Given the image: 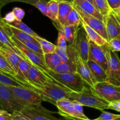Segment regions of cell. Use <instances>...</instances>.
Returning <instances> with one entry per match:
<instances>
[{
    "label": "cell",
    "instance_id": "cell-1",
    "mask_svg": "<svg viewBox=\"0 0 120 120\" xmlns=\"http://www.w3.org/2000/svg\"><path fill=\"white\" fill-rule=\"evenodd\" d=\"M68 99L77 101L82 106L93 108L100 110L101 112L104 111V110L108 109L109 103L100 97L95 92L94 89L88 86H86L81 92L72 91Z\"/></svg>",
    "mask_w": 120,
    "mask_h": 120
},
{
    "label": "cell",
    "instance_id": "cell-2",
    "mask_svg": "<svg viewBox=\"0 0 120 120\" xmlns=\"http://www.w3.org/2000/svg\"><path fill=\"white\" fill-rule=\"evenodd\" d=\"M35 91L40 94L43 101L50 103L56 106L58 100L69 98L72 91L54 80L49 81L42 89H35Z\"/></svg>",
    "mask_w": 120,
    "mask_h": 120
},
{
    "label": "cell",
    "instance_id": "cell-3",
    "mask_svg": "<svg viewBox=\"0 0 120 120\" xmlns=\"http://www.w3.org/2000/svg\"><path fill=\"white\" fill-rule=\"evenodd\" d=\"M107 60L106 82L120 87V59L116 52L109 48L108 43L102 46Z\"/></svg>",
    "mask_w": 120,
    "mask_h": 120
},
{
    "label": "cell",
    "instance_id": "cell-4",
    "mask_svg": "<svg viewBox=\"0 0 120 120\" xmlns=\"http://www.w3.org/2000/svg\"><path fill=\"white\" fill-rule=\"evenodd\" d=\"M14 99L23 107L41 104L42 97L36 91L26 86H8Z\"/></svg>",
    "mask_w": 120,
    "mask_h": 120
},
{
    "label": "cell",
    "instance_id": "cell-5",
    "mask_svg": "<svg viewBox=\"0 0 120 120\" xmlns=\"http://www.w3.org/2000/svg\"><path fill=\"white\" fill-rule=\"evenodd\" d=\"M48 75L54 82L74 92H81L87 86L76 72L58 73L49 70Z\"/></svg>",
    "mask_w": 120,
    "mask_h": 120
},
{
    "label": "cell",
    "instance_id": "cell-6",
    "mask_svg": "<svg viewBox=\"0 0 120 120\" xmlns=\"http://www.w3.org/2000/svg\"><path fill=\"white\" fill-rule=\"evenodd\" d=\"M67 53L68 56L75 61L76 73L81 76L82 79L87 86L92 88L94 87L95 84L97 82L95 80L91 70H89L87 62H84L81 59L72 44L69 45L68 46Z\"/></svg>",
    "mask_w": 120,
    "mask_h": 120
},
{
    "label": "cell",
    "instance_id": "cell-7",
    "mask_svg": "<svg viewBox=\"0 0 120 120\" xmlns=\"http://www.w3.org/2000/svg\"><path fill=\"white\" fill-rule=\"evenodd\" d=\"M56 107H57L60 115L70 116L75 118L84 120H89L85 115L83 111V106L75 101H71L68 98H63L56 101Z\"/></svg>",
    "mask_w": 120,
    "mask_h": 120
},
{
    "label": "cell",
    "instance_id": "cell-8",
    "mask_svg": "<svg viewBox=\"0 0 120 120\" xmlns=\"http://www.w3.org/2000/svg\"><path fill=\"white\" fill-rule=\"evenodd\" d=\"M10 37L12 41L15 43V45L17 46L18 49L23 53L24 55L28 59V60L30 62L32 65L36 66L40 70L43 71L47 76L51 78L49 76V75H48L49 69L47 68V65L45 64V62L44 55L39 54L38 53L32 51V50L28 49L24 45L22 44L20 41H19L18 40L15 38L14 36H12L11 33Z\"/></svg>",
    "mask_w": 120,
    "mask_h": 120
},
{
    "label": "cell",
    "instance_id": "cell-9",
    "mask_svg": "<svg viewBox=\"0 0 120 120\" xmlns=\"http://www.w3.org/2000/svg\"><path fill=\"white\" fill-rule=\"evenodd\" d=\"M100 97L109 103L120 100V87L107 82H97L92 88Z\"/></svg>",
    "mask_w": 120,
    "mask_h": 120
},
{
    "label": "cell",
    "instance_id": "cell-10",
    "mask_svg": "<svg viewBox=\"0 0 120 120\" xmlns=\"http://www.w3.org/2000/svg\"><path fill=\"white\" fill-rule=\"evenodd\" d=\"M20 112L31 120H61L54 117L51 111L45 109L41 104L25 106Z\"/></svg>",
    "mask_w": 120,
    "mask_h": 120
},
{
    "label": "cell",
    "instance_id": "cell-11",
    "mask_svg": "<svg viewBox=\"0 0 120 120\" xmlns=\"http://www.w3.org/2000/svg\"><path fill=\"white\" fill-rule=\"evenodd\" d=\"M0 105L2 110L9 113L21 111L24 107L20 105L14 99L8 86L0 83Z\"/></svg>",
    "mask_w": 120,
    "mask_h": 120
},
{
    "label": "cell",
    "instance_id": "cell-12",
    "mask_svg": "<svg viewBox=\"0 0 120 120\" xmlns=\"http://www.w3.org/2000/svg\"><path fill=\"white\" fill-rule=\"evenodd\" d=\"M54 80L45 75L43 71L34 65H31L28 73V82L31 89L35 91V89H42L49 81Z\"/></svg>",
    "mask_w": 120,
    "mask_h": 120
},
{
    "label": "cell",
    "instance_id": "cell-13",
    "mask_svg": "<svg viewBox=\"0 0 120 120\" xmlns=\"http://www.w3.org/2000/svg\"><path fill=\"white\" fill-rule=\"evenodd\" d=\"M89 41L87 32L82 26L78 30L76 38L72 45L81 59L85 62L88 60Z\"/></svg>",
    "mask_w": 120,
    "mask_h": 120
},
{
    "label": "cell",
    "instance_id": "cell-14",
    "mask_svg": "<svg viewBox=\"0 0 120 120\" xmlns=\"http://www.w3.org/2000/svg\"><path fill=\"white\" fill-rule=\"evenodd\" d=\"M76 9L78 12L79 14L81 16V18L82 21L87 25H88L91 28H92L93 30H94L96 32L100 34L108 43L109 40H108V35H107V31H106L105 27V25L103 21L98 19L94 17V16H91V15L84 14V13L79 11L76 8Z\"/></svg>",
    "mask_w": 120,
    "mask_h": 120
},
{
    "label": "cell",
    "instance_id": "cell-15",
    "mask_svg": "<svg viewBox=\"0 0 120 120\" xmlns=\"http://www.w3.org/2000/svg\"><path fill=\"white\" fill-rule=\"evenodd\" d=\"M103 22L109 42L112 39L120 34V22L113 11L104 16Z\"/></svg>",
    "mask_w": 120,
    "mask_h": 120
},
{
    "label": "cell",
    "instance_id": "cell-16",
    "mask_svg": "<svg viewBox=\"0 0 120 120\" xmlns=\"http://www.w3.org/2000/svg\"><path fill=\"white\" fill-rule=\"evenodd\" d=\"M88 59L98 63L106 71L107 69V60L103 49L102 46L97 45L92 41H89Z\"/></svg>",
    "mask_w": 120,
    "mask_h": 120
},
{
    "label": "cell",
    "instance_id": "cell-17",
    "mask_svg": "<svg viewBox=\"0 0 120 120\" xmlns=\"http://www.w3.org/2000/svg\"><path fill=\"white\" fill-rule=\"evenodd\" d=\"M72 4L75 8L82 12L103 21V15H101L98 9L88 1L86 0H75Z\"/></svg>",
    "mask_w": 120,
    "mask_h": 120
},
{
    "label": "cell",
    "instance_id": "cell-18",
    "mask_svg": "<svg viewBox=\"0 0 120 120\" xmlns=\"http://www.w3.org/2000/svg\"><path fill=\"white\" fill-rule=\"evenodd\" d=\"M0 53L6 59L12 68L14 69L15 73L16 74L18 70L19 63L22 58L14 52H13L11 49L5 45L0 48Z\"/></svg>",
    "mask_w": 120,
    "mask_h": 120
},
{
    "label": "cell",
    "instance_id": "cell-19",
    "mask_svg": "<svg viewBox=\"0 0 120 120\" xmlns=\"http://www.w3.org/2000/svg\"><path fill=\"white\" fill-rule=\"evenodd\" d=\"M87 64L96 82H106L107 80L106 71L101 66L89 59H88L87 62Z\"/></svg>",
    "mask_w": 120,
    "mask_h": 120
},
{
    "label": "cell",
    "instance_id": "cell-20",
    "mask_svg": "<svg viewBox=\"0 0 120 120\" xmlns=\"http://www.w3.org/2000/svg\"><path fill=\"white\" fill-rule=\"evenodd\" d=\"M31 64L27 61L21 59L18 65V70L15 77L21 83H23L27 87L31 89L28 82V73Z\"/></svg>",
    "mask_w": 120,
    "mask_h": 120
},
{
    "label": "cell",
    "instance_id": "cell-21",
    "mask_svg": "<svg viewBox=\"0 0 120 120\" xmlns=\"http://www.w3.org/2000/svg\"><path fill=\"white\" fill-rule=\"evenodd\" d=\"M72 2L67 1H59V10L58 14V22L62 26H64L68 15L72 9Z\"/></svg>",
    "mask_w": 120,
    "mask_h": 120
},
{
    "label": "cell",
    "instance_id": "cell-22",
    "mask_svg": "<svg viewBox=\"0 0 120 120\" xmlns=\"http://www.w3.org/2000/svg\"><path fill=\"white\" fill-rule=\"evenodd\" d=\"M82 26H83V28L85 30L89 41H92L94 43H95V44H96L98 46H102L104 45L105 44L108 43L107 41L105 39H104L100 34H98L95 30H93L92 28H91L89 26L87 25L82 20Z\"/></svg>",
    "mask_w": 120,
    "mask_h": 120
},
{
    "label": "cell",
    "instance_id": "cell-23",
    "mask_svg": "<svg viewBox=\"0 0 120 120\" xmlns=\"http://www.w3.org/2000/svg\"><path fill=\"white\" fill-rule=\"evenodd\" d=\"M65 25L73 26L78 28H80L82 26V19H81V16L76 8H74V6H73L72 9L71 11L67 16L64 26Z\"/></svg>",
    "mask_w": 120,
    "mask_h": 120
},
{
    "label": "cell",
    "instance_id": "cell-24",
    "mask_svg": "<svg viewBox=\"0 0 120 120\" xmlns=\"http://www.w3.org/2000/svg\"><path fill=\"white\" fill-rule=\"evenodd\" d=\"M54 72L58 73H76V68L75 61L69 57V60L67 62L60 63L54 70Z\"/></svg>",
    "mask_w": 120,
    "mask_h": 120
},
{
    "label": "cell",
    "instance_id": "cell-25",
    "mask_svg": "<svg viewBox=\"0 0 120 120\" xmlns=\"http://www.w3.org/2000/svg\"><path fill=\"white\" fill-rule=\"evenodd\" d=\"M44 60L47 68L52 71H54V69L62 63L60 57L55 52L45 54Z\"/></svg>",
    "mask_w": 120,
    "mask_h": 120
},
{
    "label": "cell",
    "instance_id": "cell-26",
    "mask_svg": "<svg viewBox=\"0 0 120 120\" xmlns=\"http://www.w3.org/2000/svg\"><path fill=\"white\" fill-rule=\"evenodd\" d=\"M8 24V23H7ZM8 28L11 33L12 36L20 41H30V42H35L36 40L34 38V36L29 35L14 27L9 26L8 24Z\"/></svg>",
    "mask_w": 120,
    "mask_h": 120
},
{
    "label": "cell",
    "instance_id": "cell-27",
    "mask_svg": "<svg viewBox=\"0 0 120 120\" xmlns=\"http://www.w3.org/2000/svg\"><path fill=\"white\" fill-rule=\"evenodd\" d=\"M34 37L40 43V46H41V49H42V52H43L44 55L55 52L56 45L53 44V43L49 42L47 40L42 38L40 36H34Z\"/></svg>",
    "mask_w": 120,
    "mask_h": 120
},
{
    "label": "cell",
    "instance_id": "cell-28",
    "mask_svg": "<svg viewBox=\"0 0 120 120\" xmlns=\"http://www.w3.org/2000/svg\"><path fill=\"white\" fill-rule=\"evenodd\" d=\"M0 83L7 86H26L14 76L1 73H0Z\"/></svg>",
    "mask_w": 120,
    "mask_h": 120
},
{
    "label": "cell",
    "instance_id": "cell-29",
    "mask_svg": "<svg viewBox=\"0 0 120 120\" xmlns=\"http://www.w3.org/2000/svg\"><path fill=\"white\" fill-rule=\"evenodd\" d=\"M79 28L73 26H63L62 31L64 32L67 42L69 45L72 44L76 38L77 31Z\"/></svg>",
    "mask_w": 120,
    "mask_h": 120
},
{
    "label": "cell",
    "instance_id": "cell-30",
    "mask_svg": "<svg viewBox=\"0 0 120 120\" xmlns=\"http://www.w3.org/2000/svg\"><path fill=\"white\" fill-rule=\"evenodd\" d=\"M47 8L50 14L51 19L53 22L58 21V14L59 10V1L55 0H49L47 2Z\"/></svg>",
    "mask_w": 120,
    "mask_h": 120
},
{
    "label": "cell",
    "instance_id": "cell-31",
    "mask_svg": "<svg viewBox=\"0 0 120 120\" xmlns=\"http://www.w3.org/2000/svg\"><path fill=\"white\" fill-rule=\"evenodd\" d=\"M9 26L14 27L26 34H28L29 35H31L32 36H40L36 32L34 31L32 29H31L28 26H27L25 23H24L22 21H18L15 20L12 23H8Z\"/></svg>",
    "mask_w": 120,
    "mask_h": 120
},
{
    "label": "cell",
    "instance_id": "cell-32",
    "mask_svg": "<svg viewBox=\"0 0 120 120\" xmlns=\"http://www.w3.org/2000/svg\"><path fill=\"white\" fill-rule=\"evenodd\" d=\"M95 8L104 16L108 15L111 9L109 8L107 0H94Z\"/></svg>",
    "mask_w": 120,
    "mask_h": 120
},
{
    "label": "cell",
    "instance_id": "cell-33",
    "mask_svg": "<svg viewBox=\"0 0 120 120\" xmlns=\"http://www.w3.org/2000/svg\"><path fill=\"white\" fill-rule=\"evenodd\" d=\"M0 69L6 74L11 75L15 77L16 73L14 71V69L12 68L6 59L1 53H0Z\"/></svg>",
    "mask_w": 120,
    "mask_h": 120
},
{
    "label": "cell",
    "instance_id": "cell-34",
    "mask_svg": "<svg viewBox=\"0 0 120 120\" xmlns=\"http://www.w3.org/2000/svg\"><path fill=\"white\" fill-rule=\"evenodd\" d=\"M20 42L30 50L35 52L39 54H41V55H44L42 49H41V46H40V43L37 41L35 42H30V41H20Z\"/></svg>",
    "mask_w": 120,
    "mask_h": 120
},
{
    "label": "cell",
    "instance_id": "cell-35",
    "mask_svg": "<svg viewBox=\"0 0 120 120\" xmlns=\"http://www.w3.org/2000/svg\"><path fill=\"white\" fill-rule=\"evenodd\" d=\"M58 35L57 38V43H56V46L60 48V49L64 50H67V41L66 39V38L65 36L64 32L62 31V29H59Z\"/></svg>",
    "mask_w": 120,
    "mask_h": 120
},
{
    "label": "cell",
    "instance_id": "cell-36",
    "mask_svg": "<svg viewBox=\"0 0 120 120\" xmlns=\"http://www.w3.org/2000/svg\"><path fill=\"white\" fill-rule=\"evenodd\" d=\"M47 2H48V1L41 0V1H39L38 2H36V3L34 5V7H36L38 9H39V10L44 14V15L47 16V17H48L50 19V14H49L48 8H47Z\"/></svg>",
    "mask_w": 120,
    "mask_h": 120
},
{
    "label": "cell",
    "instance_id": "cell-37",
    "mask_svg": "<svg viewBox=\"0 0 120 120\" xmlns=\"http://www.w3.org/2000/svg\"><path fill=\"white\" fill-rule=\"evenodd\" d=\"M108 45L112 52H120V34L114 38L112 39L108 42Z\"/></svg>",
    "mask_w": 120,
    "mask_h": 120
},
{
    "label": "cell",
    "instance_id": "cell-38",
    "mask_svg": "<svg viewBox=\"0 0 120 120\" xmlns=\"http://www.w3.org/2000/svg\"><path fill=\"white\" fill-rule=\"evenodd\" d=\"M39 1L41 0H0V9H2L5 5H7L8 4L13 2H24V3L32 5L34 6L35 4ZM45 1H49V0H45Z\"/></svg>",
    "mask_w": 120,
    "mask_h": 120
},
{
    "label": "cell",
    "instance_id": "cell-39",
    "mask_svg": "<svg viewBox=\"0 0 120 120\" xmlns=\"http://www.w3.org/2000/svg\"><path fill=\"white\" fill-rule=\"evenodd\" d=\"M119 117V115L114 114L111 112L103 111L100 117L95 119V120H114Z\"/></svg>",
    "mask_w": 120,
    "mask_h": 120
},
{
    "label": "cell",
    "instance_id": "cell-40",
    "mask_svg": "<svg viewBox=\"0 0 120 120\" xmlns=\"http://www.w3.org/2000/svg\"><path fill=\"white\" fill-rule=\"evenodd\" d=\"M12 12L14 14V16H15L16 21H22V19L24 18L25 15V12L24 10L22 9V8H19V7L14 8Z\"/></svg>",
    "mask_w": 120,
    "mask_h": 120
},
{
    "label": "cell",
    "instance_id": "cell-41",
    "mask_svg": "<svg viewBox=\"0 0 120 120\" xmlns=\"http://www.w3.org/2000/svg\"><path fill=\"white\" fill-rule=\"evenodd\" d=\"M55 52L58 55L62 62L64 63V62H67L69 60V56H68V53H67V50H62V49H60V48L56 46Z\"/></svg>",
    "mask_w": 120,
    "mask_h": 120
},
{
    "label": "cell",
    "instance_id": "cell-42",
    "mask_svg": "<svg viewBox=\"0 0 120 120\" xmlns=\"http://www.w3.org/2000/svg\"><path fill=\"white\" fill-rule=\"evenodd\" d=\"M12 120H31L22 114L20 111H14L11 113Z\"/></svg>",
    "mask_w": 120,
    "mask_h": 120
},
{
    "label": "cell",
    "instance_id": "cell-43",
    "mask_svg": "<svg viewBox=\"0 0 120 120\" xmlns=\"http://www.w3.org/2000/svg\"><path fill=\"white\" fill-rule=\"evenodd\" d=\"M109 8L114 11L120 7V0H107Z\"/></svg>",
    "mask_w": 120,
    "mask_h": 120
},
{
    "label": "cell",
    "instance_id": "cell-44",
    "mask_svg": "<svg viewBox=\"0 0 120 120\" xmlns=\"http://www.w3.org/2000/svg\"><path fill=\"white\" fill-rule=\"evenodd\" d=\"M0 120H12L11 113L4 110H0Z\"/></svg>",
    "mask_w": 120,
    "mask_h": 120
},
{
    "label": "cell",
    "instance_id": "cell-45",
    "mask_svg": "<svg viewBox=\"0 0 120 120\" xmlns=\"http://www.w3.org/2000/svg\"><path fill=\"white\" fill-rule=\"evenodd\" d=\"M108 109H111L120 112V100L110 102L108 105Z\"/></svg>",
    "mask_w": 120,
    "mask_h": 120
},
{
    "label": "cell",
    "instance_id": "cell-46",
    "mask_svg": "<svg viewBox=\"0 0 120 120\" xmlns=\"http://www.w3.org/2000/svg\"><path fill=\"white\" fill-rule=\"evenodd\" d=\"M3 19L5 22H6L7 23H12L14 21H15L16 20L15 19V16H14V14H13L12 12H9L7 13L5 15L4 17L3 18Z\"/></svg>",
    "mask_w": 120,
    "mask_h": 120
},
{
    "label": "cell",
    "instance_id": "cell-47",
    "mask_svg": "<svg viewBox=\"0 0 120 120\" xmlns=\"http://www.w3.org/2000/svg\"><path fill=\"white\" fill-rule=\"evenodd\" d=\"M61 116V118H60L61 120H84V119H81V118H75V117H70V116H65V115H62Z\"/></svg>",
    "mask_w": 120,
    "mask_h": 120
},
{
    "label": "cell",
    "instance_id": "cell-48",
    "mask_svg": "<svg viewBox=\"0 0 120 120\" xmlns=\"http://www.w3.org/2000/svg\"><path fill=\"white\" fill-rule=\"evenodd\" d=\"M113 11H114L116 14H118V15H120V7H119L118 8H117L116 9H115V10Z\"/></svg>",
    "mask_w": 120,
    "mask_h": 120
},
{
    "label": "cell",
    "instance_id": "cell-49",
    "mask_svg": "<svg viewBox=\"0 0 120 120\" xmlns=\"http://www.w3.org/2000/svg\"><path fill=\"white\" fill-rule=\"evenodd\" d=\"M86 1H88L89 2H90L91 4H92L93 5H94V7H95V2H94V0H86Z\"/></svg>",
    "mask_w": 120,
    "mask_h": 120
},
{
    "label": "cell",
    "instance_id": "cell-50",
    "mask_svg": "<svg viewBox=\"0 0 120 120\" xmlns=\"http://www.w3.org/2000/svg\"><path fill=\"white\" fill-rule=\"evenodd\" d=\"M55 1H67V2H71V0H55Z\"/></svg>",
    "mask_w": 120,
    "mask_h": 120
},
{
    "label": "cell",
    "instance_id": "cell-51",
    "mask_svg": "<svg viewBox=\"0 0 120 120\" xmlns=\"http://www.w3.org/2000/svg\"><path fill=\"white\" fill-rule=\"evenodd\" d=\"M115 15H116V17H117L119 21H120V15H118V14H115Z\"/></svg>",
    "mask_w": 120,
    "mask_h": 120
},
{
    "label": "cell",
    "instance_id": "cell-52",
    "mask_svg": "<svg viewBox=\"0 0 120 120\" xmlns=\"http://www.w3.org/2000/svg\"><path fill=\"white\" fill-rule=\"evenodd\" d=\"M114 120H120V114L119 115V117L118 118H116V119H115Z\"/></svg>",
    "mask_w": 120,
    "mask_h": 120
},
{
    "label": "cell",
    "instance_id": "cell-53",
    "mask_svg": "<svg viewBox=\"0 0 120 120\" xmlns=\"http://www.w3.org/2000/svg\"><path fill=\"white\" fill-rule=\"evenodd\" d=\"M0 73H4V74H6L5 73H4V72L3 71H2V70H1V69H0ZM6 75H8V74H6Z\"/></svg>",
    "mask_w": 120,
    "mask_h": 120
},
{
    "label": "cell",
    "instance_id": "cell-54",
    "mask_svg": "<svg viewBox=\"0 0 120 120\" xmlns=\"http://www.w3.org/2000/svg\"><path fill=\"white\" fill-rule=\"evenodd\" d=\"M3 46H4V45H2V43H1V42H0V48H2V47Z\"/></svg>",
    "mask_w": 120,
    "mask_h": 120
},
{
    "label": "cell",
    "instance_id": "cell-55",
    "mask_svg": "<svg viewBox=\"0 0 120 120\" xmlns=\"http://www.w3.org/2000/svg\"><path fill=\"white\" fill-rule=\"evenodd\" d=\"M1 9H0V18H2V16H1Z\"/></svg>",
    "mask_w": 120,
    "mask_h": 120
},
{
    "label": "cell",
    "instance_id": "cell-56",
    "mask_svg": "<svg viewBox=\"0 0 120 120\" xmlns=\"http://www.w3.org/2000/svg\"><path fill=\"white\" fill-rule=\"evenodd\" d=\"M75 1V0H71V2H74V1Z\"/></svg>",
    "mask_w": 120,
    "mask_h": 120
},
{
    "label": "cell",
    "instance_id": "cell-57",
    "mask_svg": "<svg viewBox=\"0 0 120 120\" xmlns=\"http://www.w3.org/2000/svg\"><path fill=\"white\" fill-rule=\"evenodd\" d=\"M1 109H2V108H1V105H0V110H1Z\"/></svg>",
    "mask_w": 120,
    "mask_h": 120
}]
</instances>
